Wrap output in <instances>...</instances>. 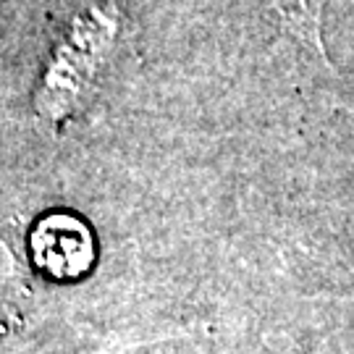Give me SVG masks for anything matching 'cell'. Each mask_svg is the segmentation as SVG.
<instances>
[{"label": "cell", "mask_w": 354, "mask_h": 354, "mask_svg": "<svg viewBox=\"0 0 354 354\" xmlns=\"http://www.w3.org/2000/svg\"><path fill=\"white\" fill-rule=\"evenodd\" d=\"M127 13L118 0H82L55 29L37 84L32 111L39 121L58 127L95 100L121 48Z\"/></svg>", "instance_id": "cell-1"}, {"label": "cell", "mask_w": 354, "mask_h": 354, "mask_svg": "<svg viewBox=\"0 0 354 354\" xmlns=\"http://www.w3.org/2000/svg\"><path fill=\"white\" fill-rule=\"evenodd\" d=\"M263 13L299 48L310 50L317 61L328 64L323 42V16L328 0H260Z\"/></svg>", "instance_id": "cell-3"}, {"label": "cell", "mask_w": 354, "mask_h": 354, "mask_svg": "<svg viewBox=\"0 0 354 354\" xmlns=\"http://www.w3.org/2000/svg\"><path fill=\"white\" fill-rule=\"evenodd\" d=\"M29 263L53 283L87 279L97 263V236L82 215L71 210H48L26 234Z\"/></svg>", "instance_id": "cell-2"}]
</instances>
